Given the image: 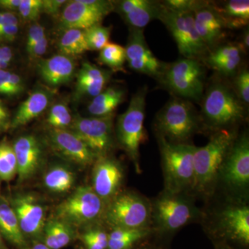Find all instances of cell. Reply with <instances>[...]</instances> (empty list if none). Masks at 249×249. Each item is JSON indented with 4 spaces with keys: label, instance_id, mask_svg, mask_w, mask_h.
I'll list each match as a JSON object with an SVG mask.
<instances>
[{
    "label": "cell",
    "instance_id": "cell-1",
    "mask_svg": "<svg viewBox=\"0 0 249 249\" xmlns=\"http://www.w3.org/2000/svg\"><path fill=\"white\" fill-rule=\"evenodd\" d=\"M237 135L234 131H216L209 142L203 147H195V178L192 191L210 196L218 184L223 163Z\"/></svg>",
    "mask_w": 249,
    "mask_h": 249
},
{
    "label": "cell",
    "instance_id": "cell-2",
    "mask_svg": "<svg viewBox=\"0 0 249 249\" xmlns=\"http://www.w3.org/2000/svg\"><path fill=\"white\" fill-rule=\"evenodd\" d=\"M151 227L154 232L169 234L199 219L200 211L186 193L163 191L151 202Z\"/></svg>",
    "mask_w": 249,
    "mask_h": 249
},
{
    "label": "cell",
    "instance_id": "cell-3",
    "mask_svg": "<svg viewBox=\"0 0 249 249\" xmlns=\"http://www.w3.org/2000/svg\"><path fill=\"white\" fill-rule=\"evenodd\" d=\"M163 165L164 191L187 193L194 183V145L168 142L159 136Z\"/></svg>",
    "mask_w": 249,
    "mask_h": 249
},
{
    "label": "cell",
    "instance_id": "cell-4",
    "mask_svg": "<svg viewBox=\"0 0 249 249\" xmlns=\"http://www.w3.org/2000/svg\"><path fill=\"white\" fill-rule=\"evenodd\" d=\"M155 125L159 136L168 142L188 144L199 127V118L191 103L173 98L157 114Z\"/></svg>",
    "mask_w": 249,
    "mask_h": 249
},
{
    "label": "cell",
    "instance_id": "cell-5",
    "mask_svg": "<svg viewBox=\"0 0 249 249\" xmlns=\"http://www.w3.org/2000/svg\"><path fill=\"white\" fill-rule=\"evenodd\" d=\"M147 93V88L143 87L132 96L127 110L118 117L116 124L118 141L139 173V147L147 139L144 127Z\"/></svg>",
    "mask_w": 249,
    "mask_h": 249
},
{
    "label": "cell",
    "instance_id": "cell-6",
    "mask_svg": "<svg viewBox=\"0 0 249 249\" xmlns=\"http://www.w3.org/2000/svg\"><path fill=\"white\" fill-rule=\"evenodd\" d=\"M202 115L211 128L228 129L245 117V108L240 98L227 85L215 83L206 91L203 101Z\"/></svg>",
    "mask_w": 249,
    "mask_h": 249
},
{
    "label": "cell",
    "instance_id": "cell-7",
    "mask_svg": "<svg viewBox=\"0 0 249 249\" xmlns=\"http://www.w3.org/2000/svg\"><path fill=\"white\" fill-rule=\"evenodd\" d=\"M151 201L134 192L118 193L106 206L103 218L112 229L151 227Z\"/></svg>",
    "mask_w": 249,
    "mask_h": 249
},
{
    "label": "cell",
    "instance_id": "cell-8",
    "mask_svg": "<svg viewBox=\"0 0 249 249\" xmlns=\"http://www.w3.org/2000/svg\"><path fill=\"white\" fill-rule=\"evenodd\" d=\"M106 203L92 187L80 186L55 209V217L71 227H84L104 216Z\"/></svg>",
    "mask_w": 249,
    "mask_h": 249
},
{
    "label": "cell",
    "instance_id": "cell-9",
    "mask_svg": "<svg viewBox=\"0 0 249 249\" xmlns=\"http://www.w3.org/2000/svg\"><path fill=\"white\" fill-rule=\"evenodd\" d=\"M238 198L248 193L249 186V138L245 132L236 137L224 160L218 183Z\"/></svg>",
    "mask_w": 249,
    "mask_h": 249
},
{
    "label": "cell",
    "instance_id": "cell-10",
    "mask_svg": "<svg viewBox=\"0 0 249 249\" xmlns=\"http://www.w3.org/2000/svg\"><path fill=\"white\" fill-rule=\"evenodd\" d=\"M162 78L178 96L193 101H199L202 96L205 70L196 59H178L167 67Z\"/></svg>",
    "mask_w": 249,
    "mask_h": 249
},
{
    "label": "cell",
    "instance_id": "cell-11",
    "mask_svg": "<svg viewBox=\"0 0 249 249\" xmlns=\"http://www.w3.org/2000/svg\"><path fill=\"white\" fill-rule=\"evenodd\" d=\"M211 233L216 242L249 245V207L243 203L227 204L216 211Z\"/></svg>",
    "mask_w": 249,
    "mask_h": 249
},
{
    "label": "cell",
    "instance_id": "cell-12",
    "mask_svg": "<svg viewBox=\"0 0 249 249\" xmlns=\"http://www.w3.org/2000/svg\"><path fill=\"white\" fill-rule=\"evenodd\" d=\"M160 19L171 33L185 58L196 59L207 52L209 48L196 30L193 12H173L164 7Z\"/></svg>",
    "mask_w": 249,
    "mask_h": 249
},
{
    "label": "cell",
    "instance_id": "cell-13",
    "mask_svg": "<svg viewBox=\"0 0 249 249\" xmlns=\"http://www.w3.org/2000/svg\"><path fill=\"white\" fill-rule=\"evenodd\" d=\"M113 114L102 117L77 115L72 121L71 130L98 157H106L113 145Z\"/></svg>",
    "mask_w": 249,
    "mask_h": 249
},
{
    "label": "cell",
    "instance_id": "cell-14",
    "mask_svg": "<svg viewBox=\"0 0 249 249\" xmlns=\"http://www.w3.org/2000/svg\"><path fill=\"white\" fill-rule=\"evenodd\" d=\"M124 49L129 68L154 78H162L167 67L149 48L143 29H131Z\"/></svg>",
    "mask_w": 249,
    "mask_h": 249
},
{
    "label": "cell",
    "instance_id": "cell-15",
    "mask_svg": "<svg viewBox=\"0 0 249 249\" xmlns=\"http://www.w3.org/2000/svg\"><path fill=\"white\" fill-rule=\"evenodd\" d=\"M10 204L24 237L36 239L42 236L45 225V208L35 196L29 193L18 194Z\"/></svg>",
    "mask_w": 249,
    "mask_h": 249
},
{
    "label": "cell",
    "instance_id": "cell-16",
    "mask_svg": "<svg viewBox=\"0 0 249 249\" xmlns=\"http://www.w3.org/2000/svg\"><path fill=\"white\" fill-rule=\"evenodd\" d=\"M49 142L55 151L82 167L93 164L99 157L72 131L51 129Z\"/></svg>",
    "mask_w": 249,
    "mask_h": 249
},
{
    "label": "cell",
    "instance_id": "cell-17",
    "mask_svg": "<svg viewBox=\"0 0 249 249\" xmlns=\"http://www.w3.org/2000/svg\"><path fill=\"white\" fill-rule=\"evenodd\" d=\"M93 170L92 188L106 204L119 193L124 181V169L118 160L99 157Z\"/></svg>",
    "mask_w": 249,
    "mask_h": 249
},
{
    "label": "cell",
    "instance_id": "cell-18",
    "mask_svg": "<svg viewBox=\"0 0 249 249\" xmlns=\"http://www.w3.org/2000/svg\"><path fill=\"white\" fill-rule=\"evenodd\" d=\"M193 15L196 30L208 48L225 37L227 23L217 7L205 1Z\"/></svg>",
    "mask_w": 249,
    "mask_h": 249
},
{
    "label": "cell",
    "instance_id": "cell-19",
    "mask_svg": "<svg viewBox=\"0 0 249 249\" xmlns=\"http://www.w3.org/2000/svg\"><path fill=\"white\" fill-rule=\"evenodd\" d=\"M14 150L17 160V175L20 182L35 175L42 158L40 142L33 135H24L15 142Z\"/></svg>",
    "mask_w": 249,
    "mask_h": 249
},
{
    "label": "cell",
    "instance_id": "cell-20",
    "mask_svg": "<svg viewBox=\"0 0 249 249\" xmlns=\"http://www.w3.org/2000/svg\"><path fill=\"white\" fill-rule=\"evenodd\" d=\"M117 9L132 29H143L152 21L160 19L164 6L151 0H124Z\"/></svg>",
    "mask_w": 249,
    "mask_h": 249
},
{
    "label": "cell",
    "instance_id": "cell-21",
    "mask_svg": "<svg viewBox=\"0 0 249 249\" xmlns=\"http://www.w3.org/2000/svg\"><path fill=\"white\" fill-rule=\"evenodd\" d=\"M37 67L42 79L51 87H58L70 83L76 71V64L71 57L63 54L41 60Z\"/></svg>",
    "mask_w": 249,
    "mask_h": 249
},
{
    "label": "cell",
    "instance_id": "cell-22",
    "mask_svg": "<svg viewBox=\"0 0 249 249\" xmlns=\"http://www.w3.org/2000/svg\"><path fill=\"white\" fill-rule=\"evenodd\" d=\"M104 15L83 4L80 0L67 1L60 18V27L67 29L86 30L101 24Z\"/></svg>",
    "mask_w": 249,
    "mask_h": 249
},
{
    "label": "cell",
    "instance_id": "cell-23",
    "mask_svg": "<svg viewBox=\"0 0 249 249\" xmlns=\"http://www.w3.org/2000/svg\"><path fill=\"white\" fill-rule=\"evenodd\" d=\"M110 76L111 73L109 71L89 62H83L76 76L77 97H96L105 89Z\"/></svg>",
    "mask_w": 249,
    "mask_h": 249
},
{
    "label": "cell",
    "instance_id": "cell-24",
    "mask_svg": "<svg viewBox=\"0 0 249 249\" xmlns=\"http://www.w3.org/2000/svg\"><path fill=\"white\" fill-rule=\"evenodd\" d=\"M50 98L51 95L45 90L37 89L33 91L18 108L10 127H22L40 116L48 107Z\"/></svg>",
    "mask_w": 249,
    "mask_h": 249
},
{
    "label": "cell",
    "instance_id": "cell-25",
    "mask_svg": "<svg viewBox=\"0 0 249 249\" xmlns=\"http://www.w3.org/2000/svg\"><path fill=\"white\" fill-rule=\"evenodd\" d=\"M0 233L5 240L16 247H27L26 237L23 235L17 216L10 203L0 197Z\"/></svg>",
    "mask_w": 249,
    "mask_h": 249
},
{
    "label": "cell",
    "instance_id": "cell-26",
    "mask_svg": "<svg viewBox=\"0 0 249 249\" xmlns=\"http://www.w3.org/2000/svg\"><path fill=\"white\" fill-rule=\"evenodd\" d=\"M42 242L50 249H61L71 243L75 237L73 227L53 218L45 223L42 231Z\"/></svg>",
    "mask_w": 249,
    "mask_h": 249
},
{
    "label": "cell",
    "instance_id": "cell-27",
    "mask_svg": "<svg viewBox=\"0 0 249 249\" xmlns=\"http://www.w3.org/2000/svg\"><path fill=\"white\" fill-rule=\"evenodd\" d=\"M124 90L110 87L93 98L88 106V111L96 117L112 115L116 108L124 101Z\"/></svg>",
    "mask_w": 249,
    "mask_h": 249
},
{
    "label": "cell",
    "instance_id": "cell-28",
    "mask_svg": "<svg viewBox=\"0 0 249 249\" xmlns=\"http://www.w3.org/2000/svg\"><path fill=\"white\" fill-rule=\"evenodd\" d=\"M153 232L151 227L143 229L114 228L108 233L107 249H132Z\"/></svg>",
    "mask_w": 249,
    "mask_h": 249
},
{
    "label": "cell",
    "instance_id": "cell-29",
    "mask_svg": "<svg viewBox=\"0 0 249 249\" xmlns=\"http://www.w3.org/2000/svg\"><path fill=\"white\" fill-rule=\"evenodd\" d=\"M218 10L226 21L229 29H238L246 27L249 24L248 0H230L224 4L222 9Z\"/></svg>",
    "mask_w": 249,
    "mask_h": 249
},
{
    "label": "cell",
    "instance_id": "cell-30",
    "mask_svg": "<svg viewBox=\"0 0 249 249\" xmlns=\"http://www.w3.org/2000/svg\"><path fill=\"white\" fill-rule=\"evenodd\" d=\"M75 182L74 174L63 165H55L45 173L44 185L49 191L64 193L70 191Z\"/></svg>",
    "mask_w": 249,
    "mask_h": 249
},
{
    "label": "cell",
    "instance_id": "cell-31",
    "mask_svg": "<svg viewBox=\"0 0 249 249\" xmlns=\"http://www.w3.org/2000/svg\"><path fill=\"white\" fill-rule=\"evenodd\" d=\"M59 49L67 56H77L89 50L85 30L67 29L64 31L58 43Z\"/></svg>",
    "mask_w": 249,
    "mask_h": 249
},
{
    "label": "cell",
    "instance_id": "cell-32",
    "mask_svg": "<svg viewBox=\"0 0 249 249\" xmlns=\"http://www.w3.org/2000/svg\"><path fill=\"white\" fill-rule=\"evenodd\" d=\"M17 175V160L14 147L6 142L0 143V180L11 181Z\"/></svg>",
    "mask_w": 249,
    "mask_h": 249
},
{
    "label": "cell",
    "instance_id": "cell-33",
    "mask_svg": "<svg viewBox=\"0 0 249 249\" xmlns=\"http://www.w3.org/2000/svg\"><path fill=\"white\" fill-rule=\"evenodd\" d=\"M98 61L111 70H122L126 61L124 47L115 43H108L101 49L98 58Z\"/></svg>",
    "mask_w": 249,
    "mask_h": 249
},
{
    "label": "cell",
    "instance_id": "cell-34",
    "mask_svg": "<svg viewBox=\"0 0 249 249\" xmlns=\"http://www.w3.org/2000/svg\"><path fill=\"white\" fill-rule=\"evenodd\" d=\"M111 27L96 24L85 30L89 50L101 51L109 43Z\"/></svg>",
    "mask_w": 249,
    "mask_h": 249
},
{
    "label": "cell",
    "instance_id": "cell-35",
    "mask_svg": "<svg viewBox=\"0 0 249 249\" xmlns=\"http://www.w3.org/2000/svg\"><path fill=\"white\" fill-rule=\"evenodd\" d=\"M71 113L65 103L53 105L49 110L47 122L52 129H67L72 124Z\"/></svg>",
    "mask_w": 249,
    "mask_h": 249
},
{
    "label": "cell",
    "instance_id": "cell-36",
    "mask_svg": "<svg viewBox=\"0 0 249 249\" xmlns=\"http://www.w3.org/2000/svg\"><path fill=\"white\" fill-rule=\"evenodd\" d=\"M245 52L241 45L238 44H227L221 46L214 49L206 59L207 64L210 67L215 64L227 61L230 59L237 58L242 56V53Z\"/></svg>",
    "mask_w": 249,
    "mask_h": 249
},
{
    "label": "cell",
    "instance_id": "cell-37",
    "mask_svg": "<svg viewBox=\"0 0 249 249\" xmlns=\"http://www.w3.org/2000/svg\"><path fill=\"white\" fill-rule=\"evenodd\" d=\"M82 241L87 249H107L108 233L98 228H93L81 235Z\"/></svg>",
    "mask_w": 249,
    "mask_h": 249
},
{
    "label": "cell",
    "instance_id": "cell-38",
    "mask_svg": "<svg viewBox=\"0 0 249 249\" xmlns=\"http://www.w3.org/2000/svg\"><path fill=\"white\" fill-rule=\"evenodd\" d=\"M18 11L26 22H36L42 14V0H21Z\"/></svg>",
    "mask_w": 249,
    "mask_h": 249
},
{
    "label": "cell",
    "instance_id": "cell-39",
    "mask_svg": "<svg viewBox=\"0 0 249 249\" xmlns=\"http://www.w3.org/2000/svg\"><path fill=\"white\" fill-rule=\"evenodd\" d=\"M204 1L195 0H167L162 2L165 9L177 13L194 12L204 4Z\"/></svg>",
    "mask_w": 249,
    "mask_h": 249
},
{
    "label": "cell",
    "instance_id": "cell-40",
    "mask_svg": "<svg viewBox=\"0 0 249 249\" xmlns=\"http://www.w3.org/2000/svg\"><path fill=\"white\" fill-rule=\"evenodd\" d=\"M235 85L237 96L242 102L249 103V72L247 69L242 70L235 78Z\"/></svg>",
    "mask_w": 249,
    "mask_h": 249
},
{
    "label": "cell",
    "instance_id": "cell-41",
    "mask_svg": "<svg viewBox=\"0 0 249 249\" xmlns=\"http://www.w3.org/2000/svg\"><path fill=\"white\" fill-rule=\"evenodd\" d=\"M45 36V29L43 26L38 23L33 24L28 31L27 43H26L27 52H29L34 45L42 40Z\"/></svg>",
    "mask_w": 249,
    "mask_h": 249
},
{
    "label": "cell",
    "instance_id": "cell-42",
    "mask_svg": "<svg viewBox=\"0 0 249 249\" xmlns=\"http://www.w3.org/2000/svg\"><path fill=\"white\" fill-rule=\"evenodd\" d=\"M241 60L242 56L237 57L227 61L215 64L211 67L224 76H231L235 74L237 71V69L240 67Z\"/></svg>",
    "mask_w": 249,
    "mask_h": 249
},
{
    "label": "cell",
    "instance_id": "cell-43",
    "mask_svg": "<svg viewBox=\"0 0 249 249\" xmlns=\"http://www.w3.org/2000/svg\"><path fill=\"white\" fill-rule=\"evenodd\" d=\"M83 4L101 13L105 16L110 14L115 9V4L111 1L106 0H80Z\"/></svg>",
    "mask_w": 249,
    "mask_h": 249
},
{
    "label": "cell",
    "instance_id": "cell-44",
    "mask_svg": "<svg viewBox=\"0 0 249 249\" xmlns=\"http://www.w3.org/2000/svg\"><path fill=\"white\" fill-rule=\"evenodd\" d=\"M67 2L65 0H42V13L52 16H58L62 6Z\"/></svg>",
    "mask_w": 249,
    "mask_h": 249
},
{
    "label": "cell",
    "instance_id": "cell-45",
    "mask_svg": "<svg viewBox=\"0 0 249 249\" xmlns=\"http://www.w3.org/2000/svg\"><path fill=\"white\" fill-rule=\"evenodd\" d=\"M18 31H19L18 25L0 27V42H13L16 40Z\"/></svg>",
    "mask_w": 249,
    "mask_h": 249
},
{
    "label": "cell",
    "instance_id": "cell-46",
    "mask_svg": "<svg viewBox=\"0 0 249 249\" xmlns=\"http://www.w3.org/2000/svg\"><path fill=\"white\" fill-rule=\"evenodd\" d=\"M9 83L10 88H11V91H12L13 96L20 94L24 91V85L23 83V80L17 73L10 72Z\"/></svg>",
    "mask_w": 249,
    "mask_h": 249
},
{
    "label": "cell",
    "instance_id": "cell-47",
    "mask_svg": "<svg viewBox=\"0 0 249 249\" xmlns=\"http://www.w3.org/2000/svg\"><path fill=\"white\" fill-rule=\"evenodd\" d=\"M49 40L47 36H45L42 40L37 42L27 52L31 58L35 59L41 58L47 52L48 48Z\"/></svg>",
    "mask_w": 249,
    "mask_h": 249
},
{
    "label": "cell",
    "instance_id": "cell-48",
    "mask_svg": "<svg viewBox=\"0 0 249 249\" xmlns=\"http://www.w3.org/2000/svg\"><path fill=\"white\" fill-rule=\"evenodd\" d=\"M11 122L9 111L0 100V132L7 130L11 126Z\"/></svg>",
    "mask_w": 249,
    "mask_h": 249
},
{
    "label": "cell",
    "instance_id": "cell-49",
    "mask_svg": "<svg viewBox=\"0 0 249 249\" xmlns=\"http://www.w3.org/2000/svg\"><path fill=\"white\" fill-rule=\"evenodd\" d=\"M9 73L10 71L6 70H0V94L12 96L9 83Z\"/></svg>",
    "mask_w": 249,
    "mask_h": 249
},
{
    "label": "cell",
    "instance_id": "cell-50",
    "mask_svg": "<svg viewBox=\"0 0 249 249\" xmlns=\"http://www.w3.org/2000/svg\"><path fill=\"white\" fill-rule=\"evenodd\" d=\"M19 19L13 12L0 11V27L8 25H18Z\"/></svg>",
    "mask_w": 249,
    "mask_h": 249
},
{
    "label": "cell",
    "instance_id": "cell-51",
    "mask_svg": "<svg viewBox=\"0 0 249 249\" xmlns=\"http://www.w3.org/2000/svg\"><path fill=\"white\" fill-rule=\"evenodd\" d=\"M21 0H0V9L8 12L18 11Z\"/></svg>",
    "mask_w": 249,
    "mask_h": 249
},
{
    "label": "cell",
    "instance_id": "cell-52",
    "mask_svg": "<svg viewBox=\"0 0 249 249\" xmlns=\"http://www.w3.org/2000/svg\"><path fill=\"white\" fill-rule=\"evenodd\" d=\"M14 53L7 46H0V61L10 63L12 60Z\"/></svg>",
    "mask_w": 249,
    "mask_h": 249
},
{
    "label": "cell",
    "instance_id": "cell-53",
    "mask_svg": "<svg viewBox=\"0 0 249 249\" xmlns=\"http://www.w3.org/2000/svg\"><path fill=\"white\" fill-rule=\"evenodd\" d=\"M242 48L245 51L246 49H249V29L245 30L244 32L243 35H242V43H241Z\"/></svg>",
    "mask_w": 249,
    "mask_h": 249
},
{
    "label": "cell",
    "instance_id": "cell-54",
    "mask_svg": "<svg viewBox=\"0 0 249 249\" xmlns=\"http://www.w3.org/2000/svg\"><path fill=\"white\" fill-rule=\"evenodd\" d=\"M22 249H50L43 242H35L30 247H25Z\"/></svg>",
    "mask_w": 249,
    "mask_h": 249
},
{
    "label": "cell",
    "instance_id": "cell-55",
    "mask_svg": "<svg viewBox=\"0 0 249 249\" xmlns=\"http://www.w3.org/2000/svg\"><path fill=\"white\" fill-rule=\"evenodd\" d=\"M214 249H235L231 246H230L229 243L227 242H215L214 244Z\"/></svg>",
    "mask_w": 249,
    "mask_h": 249
},
{
    "label": "cell",
    "instance_id": "cell-56",
    "mask_svg": "<svg viewBox=\"0 0 249 249\" xmlns=\"http://www.w3.org/2000/svg\"><path fill=\"white\" fill-rule=\"evenodd\" d=\"M132 249H160L158 247H156L155 246L149 245V244H140L138 247H134Z\"/></svg>",
    "mask_w": 249,
    "mask_h": 249
},
{
    "label": "cell",
    "instance_id": "cell-57",
    "mask_svg": "<svg viewBox=\"0 0 249 249\" xmlns=\"http://www.w3.org/2000/svg\"><path fill=\"white\" fill-rule=\"evenodd\" d=\"M0 249H9L8 247L5 245L4 240H3L2 236L0 233Z\"/></svg>",
    "mask_w": 249,
    "mask_h": 249
},
{
    "label": "cell",
    "instance_id": "cell-58",
    "mask_svg": "<svg viewBox=\"0 0 249 249\" xmlns=\"http://www.w3.org/2000/svg\"><path fill=\"white\" fill-rule=\"evenodd\" d=\"M9 65L10 63L8 62L0 61V70H5V69L7 68Z\"/></svg>",
    "mask_w": 249,
    "mask_h": 249
}]
</instances>
